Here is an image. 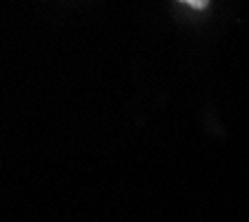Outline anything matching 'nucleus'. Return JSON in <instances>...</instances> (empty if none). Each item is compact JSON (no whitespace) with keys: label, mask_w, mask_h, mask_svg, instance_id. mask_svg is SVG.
Here are the masks:
<instances>
[{"label":"nucleus","mask_w":249,"mask_h":222,"mask_svg":"<svg viewBox=\"0 0 249 222\" xmlns=\"http://www.w3.org/2000/svg\"><path fill=\"white\" fill-rule=\"evenodd\" d=\"M180 2H187V5L194 7V9H205L209 0H180Z\"/></svg>","instance_id":"nucleus-1"}]
</instances>
